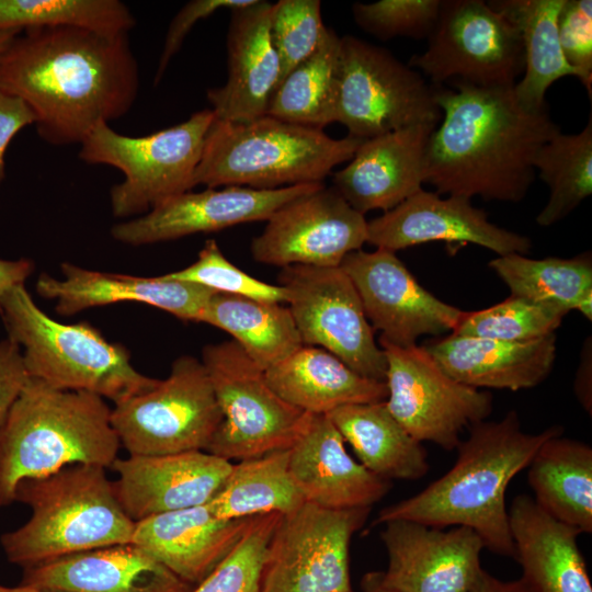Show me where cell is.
I'll return each instance as SVG.
<instances>
[{
	"label": "cell",
	"instance_id": "cell-1",
	"mask_svg": "<svg viewBox=\"0 0 592 592\" xmlns=\"http://www.w3.org/2000/svg\"><path fill=\"white\" fill-rule=\"evenodd\" d=\"M138 88L128 33L32 27L0 53V92L25 102L54 146L81 144L98 124L124 116Z\"/></svg>",
	"mask_w": 592,
	"mask_h": 592
},
{
	"label": "cell",
	"instance_id": "cell-2",
	"mask_svg": "<svg viewBox=\"0 0 592 592\" xmlns=\"http://www.w3.org/2000/svg\"><path fill=\"white\" fill-rule=\"evenodd\" d=\"M435 86L442 118L425 153L424 183L440 195L517 203L535 180L540 147L560 132L546 109L530 111L513 87Z\"/></svg>",
	"mask_w": 592,
	"mask_h": 592
},
{
	"label": "cell",
	"instance_id": "cell-3",
	"mask_svg": "<svg viewBox=\"0 0 592 592\" xmlns=\"http://www.w3.org/2000/svg\"><path fill=\"white\" fill-rule=\"evenodd\" d=\"M460 441L454 466L421 492L379 511L373 525L409 520L428 526L471 528L490 551L514 558L505 491L511 480L528 466L539 446L562 434L560 425L525 433L516 411L500 421L470 425Z\"/></svg>",
	"mask_w": 592,
	"mask_h": 592
},
{
	"label": "cell",
	"instance_id": "cell-4",
	"mask_svg": "<svg viewBox=\"0 0 592 592\" xmlns=\"http://www.w3.org/2000/svg\"><path fill=\"white\" fill-rule=\"evenodd\" d=\"M119 448L102 397L30 377L0 425V506L15 501L24 479L77 464L109 468Z\"/></svg>",
	"mask_w": 592,
	"mask_h": 592
},
{
	"label": "cell",
	"instance_id": "cell-5",
	"mask_svg": "<svg viewBox=\"0 0 592 592\" xmlns=\"http://www.w3.org/2000/svg\"><path fill=\"white\" fill-rule=\"evenodd\" d=\"M104 467L77 464L22 480L15 501L31 508L19 528L1 535L7 559L24 568L65 556L127 544L135 522L121 506Z\"/></svg>",
	"mask_w": 592,
	"mask_h": 592
},
{
	"label": "cell",
	"instance_id": "cell-6",
	"mask_svg": "<svg viewBox=\"0 0 592 592\" xmlns=\"http://www.w3.org/2000/svg\"><path fill=\"white\" fill-rule=\"evenodd\" d=\"M364 139H337L323 129L270 115L243 123L215 118L204 143L193 184L275 190L323 183L352 159Z\"/></svg>",
	"mask_w": 592,
	"mask_h": 592
},
{
	"label": "cell",
	"instance_id": "cell-7",
	"mask_svg": "<svg viewBox=\"0 0 592 592\" xmlns=\"http://www.w3.org/2000/svg\"><path fill=\"white\" fill-rule=\"evenodd\" d=\"M0 314L8 338L23 349L29 376L50 387L87 391L116 403L159 382L138 372L128 350L89 322L67 325L46 315L24 285L4 295Z\"/></svg>",
	"mask_w": 592,
	"mask_h": 592
},
{
	"label": "cell",
	"instance_id": "cell-8",
	"mask_svg": "<svg viewBox=\"0 0 592 592\" xmlns=\"http://www.w3.org/2000/svg\"><path fill=\"white\" fill-rule=\"evenodd\" d=\"M215 118L212 109H204L181 124L141 137L121 135L100 123L80 144L79 157L123 172L124 180L110 192L112 213L138 217L194 189V172Z\"/></svg>",
	"mask_w": 592,
	"mask_h": 592
},
{
	"label": "cell",
	"instance_id": "cell-9",
	"mask_svg": "<svg viewBox=\"0 0 592 592\" xmlns=\"http://www.w3.org/2000/svg\"><path fill=\"white\" fill-rule=\"evenodd\" d=\"M201 361L223 413L207 453L231 462L291 448L309 413L281 398L237 342L205 345Z\"/></svg>",
	"mask_w": 592,
	"mask_h": 592
},
{
	"label": "cell",
	"instance_id": "cell-10",
	"mask_svg": "<svg viewBox=\"0 0 592 592\" xmlns=\"http://www.w3.org/2000/svg\"><path fill=\"white\" fill-rule=\"evenodd\" d=\"M436 87L389 50L352 35L341 37L334 122L368 139L413 125L437 126Z\"/></svg>",
	"mask_w": 592,
	"mask_h": 592
},
{
	"label": "cell",
	"instance_id": "cell-11",
	"mask_svg": "<svg viewBox=\"0 0 592 592\" xmlns=\"http://www.w3.org/2000/svg\"><path fill=\"white\" fill-rule=\"evenodd\" d=\"M223 421L201 360L181 355L151 389L114 403L111 422L129 455L206 452Z\"/></svg>",
	"mask_w": 592,
	"mask_h": 592
},
{
	"label": "cell",
	"instance_id": "cell-12",
	"mask_svg": "<svg viewBox=\"0 0 592 592\" xmlns=\"http://www.w3.org/2000/svg\"><path fill=\"white\" fill-rule=\"evenodd\" d=\"M409 66L433 86L460 81L513 87L524 72V50L514 25L483 0H442L426 49Z\"/></svg>",
	"mask_w": 592,
	"mask_h": 592
},
{
	"label": "cell",
	"instance_id": "cell-13",
	"mask_svg": "<svg viewBox=\"0 0 592 592\" xmlns=\"http://www.w3.org/2000/svg\"><path fill=\"white\" fill-rule=\"evenodd\" d=\"M369 510L305 502L282 515L264 554L260 592H352L350 543Z\"/></svg>",
	"mask_w": 592,
	"mask_h": 592
},
{
	"label": "cell",
	"instance_id": "cell-14",
	"mask_svg": "<svg viewBox=\"0 0 592 592\" xmlns=\"http://www.w3.org/2000/svg\"><path fill=\"white\" fill-rule=\"evenodd\" d=\"M278 285L304 345L325 349L357 374L385 382L387 362L360 296L340 267L289 265Z\"/></svg>",
	"mask_w": 592,
	"mask_h": 592
},
{
	"label": "cell",
	"instance_id": "cell-15",
	"mask_svg": "<svg viewBox=\"0 0 592 592\" xmlns=\"http://www.w3.org/2000/svg\"><path fill=\"white\" fill-rule=\"evenodd\" d=\"M379 346L387 362L386 407L417 441L452 451L464 429L491 414L492 395L455 380L425 346L401 348L384 341Z\"/></svg>",
	"mask_w": 592,
	"mask_h": 592
},
{
	"label": "cell",
	"instance_id": "cell-16",
	"mask_svg": "<svg viewBox=\"0 0 592 592\" xmlns=\"http://www.w3.org/2000/svg\"><path fill=\"white\" fill-rule=\"evenodd\" d=\"M367 243V220L333 187L322 184L280 207L251 241L254 261L285 267L340 266Z\"/></svg>",
	"mask_w": 592,
	"mask_h": 592
},
{
	"label": "cell",
	"instance_id": "cell-17",
	"mask_svg": "<svg viewBox=\"0 0 592 592\" xmlns=\"http://www.w3.org/2000/svg\"><path fill=\"white\" fill-rule=\"evenodd\" d=\"M340 267L352 281L379 341L407 348L421 335L453 332L464 311L426 291L396 252L376 248L349 253Z\"/></svg>",
	"mask_w": 592,
	"mask_h": 592
},
{
	"label": "cell",
	"instance_id": "cell-18",
	"mask_svg": "<svg viewBox=\"0 0 592 592\" xmlns=\"http://www.w3.org/2000/svg\"><path fill=\"white\" fill-rule=\"evenodd\" d=\"M388 566L375 572L394 592H470L479 574L480 537L469 527L443 530L409 520L383 523Z\"/></svg>",
	"mask_w": 592,
	"mask_h": 592
},
{
	"label": "cell",
	"instance_id": "cell-19",
	"mask_svg": "<svg viewBox=\"0 0 592 592\" xmlns=\"http://www.w3.org/2000/svg\"><path fill=\"white\" fill-rule=\"evenodd\" d=\"M322 184H298L275 190L232 185L187 191L168 198L141 216L114 225L111 235L122 243L144 246L267 220L284 204Z\"/></svg>",
	"mask_w": 592,
	"mask_h": 592
},
{
	"label": "cell",
	"instance_id": "cell-20",
	"mask_svg": "<svg viewBox=\"0 0 592 592\" xmlns=\"http://www.w3.org/2000/svg\"><path fill=\"white\" fill-rule=\"evenodd\" d=\"M434 241L473 243L498 255L526 254L532 247L528 237L489 221L471 200L423 189L367 221V243L379 249L396 252Z\"/></svg>",
	"mask_w": 592,
	"mask_h": 592
},
{
	"label": "cell",
	"instance_id": "cell-21",
	"mask_svg": "<svg viewBox=\"0 0 592 592\" xmlns=\"http://www.w3.org/2000/svg\"><path fill=\"white\" fill-rule=\"evenodd\" d=\"M232 463L204 451L128 455L111 466L117 473L114 493L134 522L208 503Z\"/></svg>",
	"mask_w": 592,
	"mask_h": 592
},
{
	"label": "cell",
	"instance_id": "cell-22",
	"mask_svg": "<svg viewBox=\"0 0 592 592\" xmlns=\"http://www.w3.org/2000/svg\"><path fill=\"white\" fill-rule=\"evenodd\" d=\"M436 126L420 124L365 139L333 173V189L358 213L390 210L422 189Z\"/></svg>",
	"mask_w": 592,
	"mask_h": 592
},
{
	"label": "cell",
	"instance_id": "cell-23",
	"mask_svg": "<svg viewBox=\"0 0 592 592\" xmlns=\"http://www.w3.org/2000/svg\"><path fill=\"white\" fill-rule=\"evenodd\" d=\"M326 414L309 413L289 448L291 477L305 502L331 510L372 508L390 488L355 462Z\"/></svg>",
	"mask_w": 592,
	"mask_h": 592
},
{
	"label": "cell",
	"instance_id": "cell-24",
	"mask_svg": "<svg viewBox=\"0 0 592 592\" xmlns=\"http://www.w3.org/2000/svg\"><path fill=\"white\" fill-rule=\"evenodd\" d=\"M272 3L253 0L230 10L227 33L228 77L209 89L207 99L219 121L243 123L266 115L281 77V62L270 34Z\"/></svg>",
	"mask_w": 592,
	"mask_h": 592
},
{
	"label": "cell",
	"instance_id": "cell-25",
	"mask_svg": "<svg viewBox=\"0 0 592 592\" xmlns=\"http://www.w3.org/2000/svg\"><path fill=\"white\" fill-rule=\"evenodd\" d=\"M62 278L42 274L35 285L37 294L55 299L60 316L115 303L134 301L162 309L183 321L197 322L207 300L215 292L205 286L160 276L141 277L87 270L71 263L61 264Z\"/></svg>",
	"mask_w": 592,
	"mask_h": 592
},
{
	"label": "cell",
	"instance_id": "cell-26",
	"mask_svg": "<svg viewBox=\"0 0 592 592\" xmlns=\"http://www.w3.org/2000/svg\"><path fill=\"white\" fill-rule=\"evenodd\" d=\"M21 585L44 592H191L192 585L133 543L24 568Z\"/></svg>",
	"mask_w": 592,
	"mask_h": 592
},
{
	"label": "cell",
	"instance_id": "cell-27",
	"mask_svg": "<svg viewBox=\"0 0 592 592\" xmlns=\"http://www.w3.org/2000/svg\"><path fill=\"white\" fill-rule=\"evenodd\" d=\"M250 520L219 519L206 503L135 522L130 543L196 585L229 554Z\"/></svg>",
	"mask_w": 592,
	"mask_h": 592
},
{
	"label": "cell",
	"instance_id": "cell-28",
	"mask_svg": "<svg viewBox=\"0 0 592 592\" xmlns=\"http://www.w3.org/2000/svg\"><path fill=\"white\" fill-rule=\"evenodd\" d=\"M556 334L527 341L448 334L425 346L439 366L455 380L474 388H533L551 373Z\"/></svg>",
	"mask_w": 592,
	"mask_h": 592
},
{
	"label": "cell",
	"instance_id": "cell-29",
	"mask_svg": "<svg viewBox=\"0 0 592 592\" xmlns=\"http://www.w3.org/2000/svg\"><path fill=\"white\" fill-rule=\"evenodd\" d=\"M508 514L514 559L530 592H592L578 530L551 517L526 494L513 499Z\"/></svg>",
	"mask_w": 592,
	"mask_h": 592
},
{
	"label": "cell",
	"instance_id": "cell-30",
	"mask_svg": "<svg viewBox=\"0 0 592 592\" xmlns=\"http://www.w3.org/2000/svg\"><path fill=\"white\" fill-rule=\"evenodd\" d=\"M264 372L281 398L307 413L328 414L343 406L382 402L387 398L385 382L357 374L318 346L303 345Z\"/></svg>",
	"mask_w": 592,
	"mask_h": 592
},
{
	"label": "cell",
	"instance_id": "cell-31",
	"mask_svg": "<svg viewBox=\"0 0 592 592\" xmlns=\"http://www.w3.org/2000/svg\"><path fill=\"white\" fill-rule=\"evenodd\" d=\"M534 501L555 520L592 533V448L563 437L546 440L528 464Z\"/></svg>",
	"mask_w": 592,
	"mask_h": 592
},
{
	"label": "cell",
	"instance_id": "cell-32",
	"mask_svg": "<svg viewBox=\"0 0 592 592\" xmlns=\"http://www.w3.org/2000/svg\"><path fill=\"white\" fill-rule=\"evenodd\" d=\"M326 415L373 474L387 480L426 475V449L392 417L385 401L343 406Z\"/></svg>",
	"mask_w": 592,
	"mask_h": 592
},
{
	"label": "cell",
	"instance_id": "cell-33",
	"mask_svg": "<svg viewBox=\"0 0 592 592\" xmlns=\"http://www.w3.org/2000/svg\"><path fill=\"white\" fill-rule=\"evenodd\" d=\"M565 0H493L489 4L502 13L520 34L524 50V72L513 92L530 111L546 109L545 94L560 78L577 77L561 52L557 21Z\"/></svg>",
	"mask_w": 592,
	"mask_h": 592
},
{
	"label": "cell",
	"instance_id": "cell-34",
	"mask_svg": "<svg viewBox=\"0 0 592 592\" xmlns=\"http://www.w3.org/2000/svg\"><path fill=\"white\" fill-rule=\"evenodd\" d=\"M197 322L229 333L264 371L304 345L288 307L281 303L214 292Z\"/></svg>",
	"mask_w": 592,
	"mask_h": 592
},
{
	"label": "cell",
	"instance_id": "cell-35",
	"mask_svg": "<svg viewBox=\"0 0 592 592\" xmlns=\"http://www.w3.org/2000/svg\"><path fill=\"white\" fill-rule=\"evenodd\" d=\"M512 296L559 308L578 310L592 320V258L583 252L573 258L531 259L524 254L498 255L489 262Z\"/></svg>",
	"mask_w": 592,
	"mask_h": 592
},
{
	"label": "cell",
	"instance_id": "cell-36",
	"mask_svg": "<svg viewBox=\"0 0 592 592\" xmlns=\"http://www.w3.org/2000/svg\"><path fill=\"white\" fill-rule=\"evenodd\" d=\"M288 449L239 460L214 498L207 503L212 513L224 520L261 514H288L305 500L288 469Z\"/></svg>",
	"mask_w": 592,
	"mask_h": 592
},
{
	"label": "cell",
	"instance_id": "cell-37",
	"mask_svg": "<svg viewBox=\"0 0 592 592\" xmlns=\"http://www.w3.org/2000/svg\"><path fill=\"white\" fill-rule=\"evenodd\" d=\"M341 37L327 27L316 50L278 83L266 115L323 129L334 123Z\"/></svg>",
	"mask_w": 592,
	"mask_h": 592
},
{
	"label": "cell",
	"instance_id": "cell-38",
	"mask_svg": "<svg viewBox=\"0 0 592 592\" xmlns=\"http://www.w3.org/2000/svg\"><path fill=\"white\" fill-rule=\"evenodd\" d=\"M535 171L549 189L546 205L536 217L549 227L567 217L592 193V117L577 134L561 130L546 141L534 160Z\"/></svg>",
	"mask_w": 592,
	"mask_h": 592
},
{
	"label": "cell",
	"instance_id": "cell-39",
	"mask_svg": "<svg viewBox=\"0 0 592 592\" xmlns=\"http://www.w3.org/2000/svg\"><path fill=\"white\" fill-rule=\"evenodd\" d=\"M135 24L118 0H0V31L72 26L122 34Z\"/></svg>",
	"mask_w": 592,
	"mask_h": 592
},
{
	"label": "cell",
	"instance_id": "cell-40",
	"mask_svg": "<svg viewBox=\"0 0 592 592\" xmlns=\"http://www.w3.org/2000/svg\"><path fill=\"white\" fill-rule=\"evenodd\" d=\"M566 315L559 308L511 295L489 308L464 311L452 333L505 342H527L555 333Z\"/></svg>",
	"mask_w": 592,
	"mask_h": 592
},
{
	"label": "cell",
	"instance_id": "cell-41",
	"mask_svg": "<svg viewBox=\"0 0 592 592\" xmlns=\"http://www.w3.org/2000/svg\"><path fill=\"white\" fill-rule=\"evenodd\" d=\"M281 516H252L229 554L191 592H260L264 554Z\"/></svg>",
	"mask_w": 592,
	"mask_h": 592
},
{
	"label": "cell",
	"instance_id": "cell-42",
	"mask_svg": "<svg viewBox=\"0 0 592 592\" xmlns=\"http://www.w3.org/2000/svg\"><path fill=\"white\" fill-rule=\"evenodd\" d=\"M327 27L319 0H280L272 3L270 34L281 62L278 83L316 50Z\"/></svg>",
	"mask_w": 592,
	"mask_h": 592
},
{
	"label": "cell",
	"instance_id": "cell-43",
	"mask_svg": "<svg viewBox=\"0 0 592 592\" xmlns=\"http://www.w3.org/2000/svg\"><path fill=\"white\" fill-rule=\"evenodd\" d=\"M161 276L167 280L195 283L215 292L286 303V293L282 286L260 281L234 265L223 254L214 239L205 242L196 261L191 265Z\"/></svg>",
	"mask_w": 592,
	"mask_h": 592
},
{
	"label": "cell",
	"instance_id": "cell-44",
	"mask_svg": "<svg viewBox=\"0 0 592 592\" xmlns=\"http://www.w3.org/2000/svg\"><path fill=\"white\" fill-rule=\"evenodd\" d=\"M442 0H379L352 7L358 27L382 41L405 36L428 38L437 20Z\"/></svg>",
	"mask_w": 592,
	"mask_h": 592
},
{
	"label": "cell",
	"instance_id": "cell-45",
	"mask_svg": "<svg viewBox=\"0 0 592 592\" xmlns=\"http://www.w3.org/2000/svg\"><path fill=\"white\" fill-rule=\"evenodd\" d=\"M558 38L567 62L592 94V1L565 0L557 21Z\"/></svg>",
	"mask_w": 592,
	"mask_h": 592
},
{
	"label": "cell",
	"instance_id": "cell-46",
	"mask_svg": "<svg viewBox=\"0 0 592 592\" xmlns=\"http://www.w3.org/2000/svg\"><path fill=\"white\" fill-rule=\"evenodd\" d=\"M253 0H193L187 2L173 18L168 29L160 55L155 83H158L172 57L180 50L182 43L194 24L220 9L234 10L251 3Z\"/></svg>",
	"mask_w": 592,
	"mask_h": 592
},
{
	"label": "cell",
	"instance_id": "cell-47",
	"mask_svg": "<svg viewBox=\"0 0 592 592\" xmlns=\"http://www.w3.org/2000/svg\"><path fill=\"white\" fill-rule=\"evenodd\" d=\"M21 348L7 338L0 341V425L19 397L27 379Z\"/></svg>",
	"mask_w": 592,
	"mask_h": 592
},
{
	"label": "cell",
	"instance_id": "cell-48",
	"mask_svg": "<svg viewBox=\"0 0 592 592\" xmlns=\"http://www.w3.org/2000/svg\"><path fill=\"white\" fill-rule=\"evenodd\" d=\"M35 124V115L20 98L0 92V184L4 179V155L12 138L25 126Z\"/></svg>",
	"mask_w": 592,
	"mask_h": 592
},
{
	"label": "cell",
	"instance_id": "cell-49",
	"mask_svg": "<svg viewBox=\"0 0 592 592\" xmlns=\"http://www.w3.org/2000/svg\"><path fill=\"white\" fill-rule=\"evenodd\" d=\"M574 395L582 408L592 414V340L587 338L581 352L573 384Z\"/></svg>",
	"mask_w": 592,
	"mask_h": 592
},
{
	"label": "cell",
	"instance_id": "cell-50",
	"mask_svg": "<svg viewBox=\"0 0 592 592\" xmlns=\"http://www.w3.org/2000/svg\"><path fill=\"white\" fill-rule=\"evenodd\" d=\"M34 263L29 259H0V303L4 295L19 285H24L33 273Z\"/></svg>",
	"mask_w": 592,
	"mask_h": 592
},
{
	"label": "cell",
	"instance_id": "cell-51",
	"mask_svg": "<svg viewBox=\"0 0 592 592\" xmlns=\"http://www.w3.org/2000/svg\"><path fill=\"white\" fill-rule=\"evenodd\" d=\"M470 592H530L521 579L511 582H503L490 576L485 570L481 571Z\"/></svg>",
	"mask_w": 592,
	"mask_h": 592
},
{
	"label": "cell",
	"instance_id": "cell-52",
	"mask_svg": "<svg viewBox=\"0 0 592 592\" xmlns=\"http://www.w3.org/2000/svg\"><path fill=\"white\" fill-rule=\"evenodd\" d=\"M363 592H394L379 585L375 572L367 573L362 581Z\"/></svg>",
	"mask_w": 592,
	"mask_h": 592
},
{
	"label": "cell",
	"instance_id": "cell-53",
	"mask_svg": "<svg viewBox=\"0 0 592 592\" xmlns=\"http://www.w3.org/2000/svg\"><path fill=\"white\" fill-rule=\"evenodd\" d=\"M20 32L21 30L0 31V53Z\"/></svg>",
	"mask_w": 592,
	"mask_h": 592
},
{
	"label": "cell",
	"instance_id": "cell-54",
	"mask_svg": "<svg viewBox=\"0 0 592 592\" xmlns=\"http://www.w3.org/2000/svg\"><path fill=\"white\" fill-rule=\"evenodd\" d=\"M2 592H44L25 585H19L15 588L2 587Z\"/></svg>",
	"mask_w": 592,
	"mask_h": 592
},
{
	"label": "cell",
	"instance_id": "cell-55",
	"mask_svg": "<svg viewBox=\"0 0 592 592\" xmlns=\"http://www.w3.org/2000/svg\"><path fill=\"white\" fill-rule=\"evenodd\" d=\"M0 592H2V585H0Z\"/></svg>",
	"mask_w": 592,
	"mask_h": 592
}]
</instances>
